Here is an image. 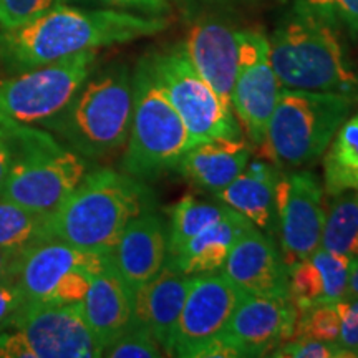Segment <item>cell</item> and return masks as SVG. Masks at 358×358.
<instances>
[{
	"label": "cell",
	"mask_w": 358,
	"mask_h": 358,
	"mask_svg": "<svg viewBox=\"0 0 358 358\" xmlns=\"http://www.w3.org/2000/svg\"><path fill=\"white\" fill-rule=\"evenodd\" d=\"M169 25L168 17L60 6L19 29L0 30V65L17 73L87 50L153 37Z\"/></svg>",
	"instance_id": "1"
},
{
	"label": "cell",
	"mask_w": 358,
	"mask_h": 358,
	"mask_svg": "<svg viewBox=\"0 0 358 358\" xmlns=\"http://www.w3.org/2000/svg\"><path fill=\"white\" fill-rule=\"evenodd\" d=\"M148 209L155 206L145 181L110 168L96 169L87 173L69 198L47 214L43 237L108 254L124 227Z\"/></svg>",
	"instance_id": "2"
},
{
	"label": "cell",
	"mask_w": 358,
	"mask_h": 358,
	"mask_svg": "<svg viewBox=\"0 0 358 358\" xmlns=\"http://www.w3.org/2000/svg\"><path fill=\"white\" fill-rule=\"evenodd\" d=\"M133 111V73L111 65L90 75L69 105L43 124L83 158L100 161L127 145Z\"/></svg>",
	"instance_id": "3"
},
{
	"label": "cell",
	"mask_w": 358,
	"mask_h": 358,
	"mask_svg": "<svg viewBox=\"0 0 358 358\" xmlns=\"http://www.w3.org/2000/svg\"><path fill=\"white\" fill-rule=\"evenodd\" d=\"M2 127L10 148V166L0 198L32 213H53L87 176V158L45 128Z\"/></svg>",
	"instance_id": "4"
},
{
	"label": "cell",
	"mask_w": 358,
	"mask_h": 358,
	"mask_svg": "<svg viewBox=\"0 0 358 358\" xmlns=\"http://www.w3.org/2000/svg\"><path fill=\"white\" fill-rule=\"evenodd\" d=\"M268 57L282 88L357 95L358 78L348 65L337 29L295 7L268 38Z\"/></svg>",
	"instance_id": "5"
},
{
	"label": "cell",
	"mask_w": 358,
	"mask_h": 358,
	"mask_svg": "<svg viewBox=\"0 0 358 358\" xmlns=\"http://www.w3.org/2000/svg\"><path fill=\"white\" fill-rule=\"evenodd\" d=\"M355 105L357 95L280 88L259 153L282 171L310 164L325 153Z\"/></svg>",
	"instance_id": "6"
},
{
	"label": "cell",
	"mask_w": 358,
	"mask_h": 358,
	"mask_svg": "<svg viewBox=\"0 0 358 358\" xmlns=\"http://www.w3.org/2000/svg\"><path fill=\"white\" fill-rule=\"evenodd\" d=\"M124 146L123 173L145 182L176 171L192 146L185 122L158 87L145 57L133 73L131 124Z\"/></svg>",
	"instance_id": "7"
},
{
	"label": "cell",
	"mask_w": 358,
	"mask_h": 358,
	"mask_svg": "<svg viewBox=\"0 0 358 358\" xmlns=\"http://www.w3.org/2000/svg\"><path fill=\"white\" fill-rule=\"evenodd\" d=\"M96 64L87 50L0 78V124L43 127L69 105Z\"/></svg>",
	"instance_id": "8"
},
{
	"label": "cell",
	"mask_w": 358,
	"mask_h": 358,
	"mask_svg": "<svg viewBox=\"0 0 358 358\" xmlns=\"http://www.w3.org/2000/svg\"><path fill=\"white\" fill-rule=\"evenodd\" d=\"M103 347L80 303H25L0 332V358H96Z\"/></svg>",
	"instance_id": "9"
},
{
	"label": "cell",
	"mask_w": 358,
	"mask_h": 358,
	"mask_svg": "<svg viewBox=\"0 0 358 358\" xmlns=\"http://www.w3.org/2000/svg\"><path fill=\"white\" fill-rule=\"evenodd\" d=\"M151 73L186 124L192 146L214 138H237L241 128L216 93L201 77L187 55L185 42L146 55Z\"/></svg>",
	"instance_id": "10"
},
{
	"label": "cell",
	"mask_w": 358,
	"mask_h": 358,
	"mask_svg": "<svg viewBox=\"0 0 358 358\" xmlns=\"http://www.w3.org/2000/svg\"><path fill=\"white\" fill-rule=\"evenodd\" d=\"M237 70L232 111L257 150L266 140L267 124L282 85L268 57V38L261 30H237Z\"/></svg>",
	"instance_id": "11"
},
{
	"label": "cell",
	"mask_w": 358,
	"mask_h": 358,
	"mask_svg": "<svg viewBox=\"0 0 358 358\" xmlns=\"http://www.w3.org/2000/svg\"><path fill=\"white\" fill-rule=\"evenodd\" d=\"M324 187L310 171H282L277 181V232L287 267L320 249Z\"/></svg>",
	"instance_id": "12"
},
{
	"label": "cell",
	"mask_w": 358,
	"mask_h": 358,
	"mask_svg": "<svg viewBox=\"0 0 358 358\" xmlns=\"http://www.w3.org/2000/svg\"><path fill=\"white\" fill-rule=\"evenodd\" d=\"M244 295L222 272L192 275L174 330L171 357L194 358L204 343L222 332Z\"/></svg>",
	"instance_id": "13"
},
{
	"label": "cell",
	"mask_w": 358,
	"mask_h": 358,
	"mask_svg": "<svg viewBox=\"0 0 358 358\" xmlns=\"http://www.w3.org/2000/svg\"><path fill=\"white\" fill-rule=\"evenodd\" d=\"M110 267L108 254L78 249L62 241H42L13 259L10 274L27 303L45 306L57 282L70 271L100 274Z\"/></svg>",
	"instance_id": "14"
},
{
	"label": "cell",
	"mask_w": 358,
	"mask_h": 358,
	"mask_svg": "<svg viewBox=\"0 0 358 358\" xmlns=\"http://www.w3.org/2000/svg\"><path fill=\"white\" fill-rule=\"evenodd\" d=\"M297 308L289 297L245 294L221 335L239 357H266L294 337Z\"/></svg>",
	"instance_id": "15"
},
{
	"label": "cell",
	"mask_w": 358,
	"mask_h": 358,
	"mask_svg": "<svg viewBox=\"0 0 358 358\" xmlns=\"http://www.w3.org/2000/svg\"><path fill=\"white\" fill-rule=\"evenodd\" d=\"M221 272L244 294L287 297V264L274 237L257 227H252L237 239Z\"/></svg>",
	"instance_id": "16"
},
{
	"label": "cell",
	"mask_w": 358,
	"mask_h": 358,
	"mask_svg": "<svg viewBox=\"0 0 358 358\" xmlns=\"http://www.w3.org/2000/svg\"><path fill=\"white\" fill-rule=\"evenodd\" d=\"M110 266L134 290L159 274L168 259V229L155 209H148L124 227L108 252Z\"/></svg>",
	"instance_id": "17"
},
{
	"label": "cell",
	"mask_w": 358,
	"mask_h": 358,
	"mask_svg": "<svg viewBox=\"0 0 358 358\" xmlns=\"http://www.w3.org/2000/svg\"><path fill=\"white\" fill-rule=\"evenodd\" d=\"M187 55L208 82L227 113L232 111V88L237 70V30L221 20L203 19L191 27L185 40Z\"/></svg>",
	"instance_id": "18"
},
{
	"label": "cell",
	"mask_w": 358,
	"mask_h": 358,
	"mask_svg": "<svg viewBox=\"0 0 358 358\" xmlns=\"http://www.w3.org/2000/svg\"><path fill=\"white\" fill-rule=\"evenodd\" d=\"M192 275L164 264L159 274L133 290L134 324L146 329L171 357L173 337Z\"/></svg>",
	"instance_id": "19"
},
{
	"label": "cell",
	"mask_w": 358,
	"mask_h": 358,
	"mask_svg": "<svg viewBox=\"0 0 358 358\" xmlns=\"http://www.w3.org/2000/svg\"><path fill=\"white\" fill-rule=\"evenodd\" d=\"M282 169L266 161H249L234 181L216 192L224 206L234 209L254 227L274 237L277 234V181Z\"/></svg>",
	"instance_id": "20"
},
{
	"label": "cell",
	"mask_w": 358,
	"mask_h": 358,
	"mask_svg": "<svg viewBox=\"0 0 358 358\" xmlns=\"http://www.w3.org/2000/svg\"><path fill=\"white\" fill-rule=\"evenodd\" d=\"M352 259L317 249L310 257L289 267V301L299 310L335 303L347 294Z\"/></svg>",
	"instance_id": "21"
},
{
	"label": "cell",
	"mask_w": 358,
	"mask_h": 358,
	"mask_svg": "<svg viewBox=\"0 0 358 358\" xmlns=\"http://www.w3.org/2000/svg\"><path fill=\"white\" fill-rule=\"evenodd\" d=\"M80 308L103 350L134 324L133 290L111 266L92 277Z\"/></svg>",
	"instance_id": "22"
},
{
	"label": "cell",
	"mask_w": 358,
	"mask_h": 358,
	"mask_svg": "<svg viewBox=\"0 0 358 358\" xmlns=\"http://www.w3.org/2000/svg\"><path fill=\"white\" fill-rule=\"evenodd\" d=\"M250 161L249 143L237 138H214L191 146L176 171L192 186L216 194L234 181Z\"/></svg>",
	"instance_id": "23"
},
{
	"label": "cell",
	"mask_w": 358,
	"mask_h": 358,
	"mask_svg": "<svg viewBox=\"0 0 358 358\" xmlns=\"http://www.w3.org/2000/svg\"><path fill=\"white\" fill-rule=\"evenodd\" d=\"M252 227V222L243 214L227 208L226 214L217 222L187 241L176 254L166 259V264L186 275L213 274L221 271L237 239Z\"/></svg>",
	"instance_id": "24"
},
{
	"label": "cell",
	"mask_w": 358,
	"mask_h": 358,
	"mask_svg": "<svg viewBox=\"0 0 358 358\" xmlns=\"http://www.w3.org/2000/svg\"><path fill=\"white\" fill-rule=\"evenodd\" d=\"M358 189V113L343 122L324 156V191L330 196Z\"/></svg>",
	"instance_id": "25"
},
{
	"label": "cell",
	"mask_w": 358,
	"mask_h": 358,
	"mask_svg": "<svg viewBox=\"0 0 358 358\" xmlns=\"http://www.w3.org/2000/svg\"><path fill=\"white\" fill-rule=\"evenodd\" d=\"M332 198L325 211L320 248L358 261V189Z\"/></svg>",
	"instance_id": "26"
},
{
	"label": "cell",
	"mask_w": 358,
	"mask_h": 358,
	"mask_svg": "<svg viewBox=\"0 0 358 358\" xmlns=\"http://www.w3.org/2000/svg\"><path fill=\"white\" fill-rule=\"evenodd\" d=\"M227 211V206L204 203L187 194L179 199L169 213L168 257L176 254L187 241L203 232L206 227L217 222Z\"/></svg>",
	"instance_id": "27"
},
{
	"label": "cell",
	"mask_w": 358,
	"mask_h": 358,
	"mask_svg": "<svg viewBox=\"0 0 358 358\" xmlns=\"http://www.w3.org/2000/svg\"><path fill=\"white\" fill-rule=\"evenodd\" d=\"M47 214L32 213L12 201L0 198V248L19 256L45 241L43 224Z\"/></svg>",
	"instance_id": "28"
},
{
	"label": "cell",
	"mask_w": 358,
	"mask_h": 358,
	"mask_svg": "<svg viewBox=\"0 0 358 358\" xmlns=\"http://www.w3.org/2000/svg\"><path fill=\"white\" fill-rule=\"evenodd\" d=\"M338 335L340 315L335 303H320L297 312L292 338L338 342Z\"/></svg>",
	"instance_id": "29"
},
{
	"label": "cell",
	"mask_w": 358,
	"mask_h": 358,
	"mask_svg": "<svg viewBox=\"0 0 358 358\" xmlns=\"http://www.w3.org/2000/svg\"><path fill=\"white\" fill-rule=\"evenodd\" d=\"M295 7L310 12L334 29L348 30L358 37V0H297Z\"/></svg>",
	"instance_id": "30"
},
{
	"label": "cell",
	"mask_w": 358,
	"mask_h": 358,
	"mask_svg": "<svg viewBox=\"0 0 358 358\" xmlns=\"http://www.w3.org/2000/svg\"><path fill=\"white\" fill-rule=\"evenodd\" d=\"M103 357L110 358H158L166 357L156 338L143 329L141 325L133 324L127 332L120 335L115 342L103 350Z\"/></svg>",
	"instance_id": "31"
},
{
	"label": "cell",
	"mask_w": 358,
	"mask_h": 358,
	"mask_svg": "<svg viewBox=\"0 0 358 358\" xmlns=\"http://www.w3.org/2000/svg\"><path fill=\"white\" fill-rule=\"evenodd\" d=\"M66 0H0V30H13L38 19Z\"/></svg>",
	"instance_id": "32"
},
{
	"label": "cell",
	"mask_w": 358,
	"mask_h": 358,
	"mask_svg": "<svg viewBox=\"0 0 358 358\" xmlns=\"http://www.w3.org/2000/svg\"><path fill=\"white\" fill-rule=\"evenodd\" d=\"M271 357L284 358H347L350 352L338 342H320V340L292 338L284 342L271 353Z\"/></svg>",
	"instance_id": "33"
},
{
	"label": "cell",
	"mask_w": 358,
	"mask_h": 358,
	"mask_svg": "<svg viewBox=\"0 0 358 358\" xmlns=\"http://www.w3.org/2000/svg\"><path fill=\"white\" fill-rule=\"evenodd\" d=\"M73 2L98 8L131 12L146 17H168L169 13L176 10L181 0H73Z\"/></svg>",
	"instance_id": "34"
},
{
	"label": "cell",
	"mask_w": 358,
	"mask_h": 358,
	"mask_svg": "<svg viewBox=\"0 0 358 358\" xmlns=\"http://www.w3.org/2000/svg\"><path fill=\"white\" fill-rule=\"evenodd\" d=\"M93 274L85 271H70L57 282L45 306H69L80 303L87 295Z\"/></svg>",
	"instance_id": "35"
},
{
	"label": "cell",
	"mask_w": 358,
	"mask_h": 358,
	"mask_svg": "<svg viewBox=\"0 0 358 358\" xmlns=\"http://www.w3.org/2000/svg\"><path fill=\"white\" fill-rule=\"evenodd\" d=\"M335 306L340 315L338 343L352 357H358V297L342 299Z\"/></svg>",
	"instance_id": "36"
},
{
	"label": "cell",
	"mask_w": 358,
	"mask_h": 358,
	"mask_svg": "<svg viewBox=\"0 0 358 358\" xmlns=\"http://www.w3.org/2000/svg\"><path fill=\"white\" fill-rule=\"evenodd\" d=\"M27 303L22 289L12 277L0 279V327H6Z\"/></svg>",
	"instance_id": "37"
},
{
	"label": "cell",
	"mask_w": 358,
	"mask_h": 358,
	"mask_svg": "<svg viewBox=\"0 0 358 358\" xmlns=\"http://www.w3.org/2000/svg\"><path fill=\"white\" fill-rule=\"evenodd\" d=\"M8 166H10V148H8L3 127L0 124V187H2L3 181H6Z\"/></svg>",
	"instance_id": "38"
},
{
	"label": "cell",
	"mask_w": 358,
	"mask_h": 358,
	"mask_svg": "<svg viewBox=\"0 0 358 358\" xmlns=\"http://www.w3.org/2000/svg\"><path fill=\"white\" fill-rule=\"evenodd\" d=\"M358 297V261H353L350 277H348V285H347V294L343 299Z\"/></svg>",
	"instance_id": "39"
},
{
	"label": "cell",
	"mask_w": 358,
	"mask_h": 358,
	"mask_svg": "<svg viewBox=\"0 0 358 358\" xmlns=\"http://www.w3.org/2000/svg\"><path fill=\"white\" fill-rule=\"evenodd\" d=\"M13 259H15V256H12L6 249L0 248V279L8 277V274H10Z\"/></svg>",
	"instance_id": "40"
}]
</instances>
